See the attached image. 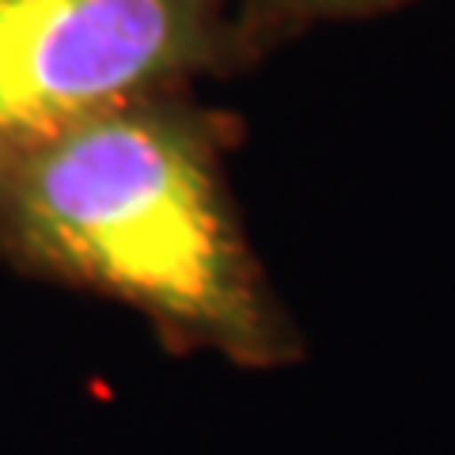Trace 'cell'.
<instances>
[{"mask_svg":"<svg viewBox=\"0 0 455 455\" xmlns=\"http://www.w3.org/2000/svg\"><path fill=\"white\" fill-rule=\"evenodd\" d=\"M224 145L182 92L99 114L0 175V259L133 307L175 353L296 364L304 338L239 224Z\"/></svg>","mask_w":455,"mask_h":455,"instance_id":"1","label":"cell"},{"mask_svg":"<svg viewBox=\"0 0 455 455\" xmlns=\"http://www.w3.org/2000/svg\"><path fill=\"white\" fill-rule=\"evenodd\" d=\"M235 0H0V175L235 53Z\"/></svg>","mask_w":455,"mask_h":455,"instance_id":"2","label":"cell"},{"mask_svg":"<svg viewBox=\"0 0 455 455\" xmlns=\"http://www.w3.org/2000/svg\"><path fill=\"white\" fill-rule=\"evenodd\" d=\"M406 0H235V53L266 50L277 38L304 31L311 23H331V20H364L391 12Z\"/></svg>","mask_w":455,"mask_h":455,"instance_id":"3","label":"cell"}]
</instances>
